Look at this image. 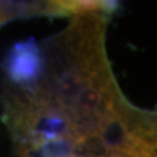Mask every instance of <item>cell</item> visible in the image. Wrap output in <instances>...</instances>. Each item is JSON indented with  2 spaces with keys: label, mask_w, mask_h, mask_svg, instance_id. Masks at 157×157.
<instances>
[{
  "label": "cell",
  "mask_w": 157,
  "mask_h": 157,
  "mask_svg": "<svg viewBox=\"0 0 157 157\" xmlns=\"http://www.w3.org/2000/svg\"><path fill=\"white\" fill-rule=\"evenodd\" d=\"M17 20L12 7L11 0H0V26Z\"/></svg>",
  "instance_id": "obj_1"
}]
</instances>
